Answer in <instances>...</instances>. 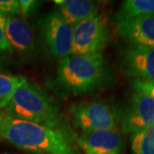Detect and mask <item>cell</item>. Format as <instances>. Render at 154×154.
<instances>
[{"label": "cell", "instance_id": "6da1fadb", "mask_svg": "<svg viewBox=\"0 0 154 154\" xmlns=\"http://www.w3.org/2000/svg\"><path fill=\"white\" fill-rule=\"evenodd\" d=\"M0 140L18 148L45 154H77L69 130L15 118L0 110Z\"/></svg>", "mask_w": 154, "mask_h": 154}, {"label": "cell", "instance_id": "7a4b0ae2", "mask_svg": "<svg viewBox=\"0 0 154 154\" xmlns=\"http://www.w3.org/2000/svg\"><path fill=\"white\" fill-rule=\"evenodd\" d=\"M110 80L102 54H70L60 60L50 87L62 96H75L92 93Z\"/></svg>", "mask_w": 154, "mask_h": 154}, {"label": "cell", "instance_id": "3957f363", "mask_svg": "<svg viewBox=\"0 0 154 154\" xmlns=\"http://www.w3.org/2000/svg\"><path fill=\"white\" fill-rule=\"evenodd\" d=\"M5 111L15 118L68 130L55 100L40 87L28 82L14 91Z\"/></svg>", "mask_w": 154, "mask_h": 154}, {"label": "cell", "instance_id": "277c9868", "mask_svg": "<svg viewBox=\"0 0 154 154\" xmlns=\"http://www.w3.org/2000/svg\"><path fill=\"white\" fill-rule=\"evenodd\" d=\"M73 122L83 134L116 129L122 114L115 106L105 101H82L70 109Z\"/></svg>", "mask_w": 154, "mask_h": 154}, {"label": "cell", "instance_id": "5b68a950", "mask_svg": "<svg viewBox=\"0 0 154 154\" xmlns=\"http://www.w3.org/2000/svg\"><path fill=\"white\" fill-rule=\"evenodd\" d=\"M109 40L107 19L98 13L73 27L71 54H102Z\"/></svg>", "mask_w": 154, "mask_h": 154}, {"label": "cell", "instance_id": "8992f818", "mask_svg": "<svg viewBox=\"0 0 154 154\" xmlns=\"http://www.w3.org/2000/svg\"><path fill=\"white\" fill-rule=\"evenodd\" d=\"M39 25L51 55L63 59L71 54L73 26L62 17L59 11L46 14L40 19Z\"/></svg>", "mask_w": 154, "mask_h": 154}, {"label": "cell", "instance_id": "52a82bcc", "mask_svg": "<svg viewBox=\"0 0 154 154\" xmlns=\"http://www.w3.org/2000/svg\"><path fill=\"white\" fill-rule=\"evenodd\" d=\"M153 125L154 99L141 90L134 89L128 107L122 116V131L134 134Z\"/></svg>", "mask_w": 154, "mask_h": 154}, {"label": "cell", "instance_id": "ba28073f", "mask_svg": "<svg viewBox=\"0 0 154 154\" xmlns=\"http://www.w3.org/2000/svg\"><path fill=\"white\" fill-rule=\"evenodd\" d=\"M122 67L127 75L140 81H154V47L132 45L124 51Z\"/></svg>", "mask_w": 154, "mask_h": 154}, {"label": "cell", "instance_id": "9c48e42d", "mask_svg": "<svg viewBox=\"0 0 154 154\" xmlns=\"http://www.w3.org/2000/svg\"><path fill=\"white\" fill-rule=\"evenodd\" d=\"M78 143L86 152L92 154H121L123 149L122 134L116 128L82 134Z\"/></svg>", "mask_w": 154, "mask_h": 154}, {"label": "cell", "instance_id": "30bf717a", "mask_svg": "<svg viewBox=\"0 0 154 154\" xmlns=\"http://www.w3.org/2000/svg\"><path fill=\"white\" fill-rule=\"evenodd\" d=\"M116 31L133 45L154 47V14L118 22Z\"/></svg>", "mask_w": 154, "mask_h": 154}, {"label": "cell", "instance_id": "8fae6325", "mask_svg": "<svg viewBox=\"0 0 154 154\" xmlns=\"http://www.w3.org/2000/svg\"><path fill=\"white\" fill-rule=\"evenodd\" d=\"M6 37L12 48H15L22 57H31L35 51V40L33 30L28 22L13 16L7 17Z\"/></svg>", "mask_w": 154, "mask_h": 154}, {"label": "cell", "instance_id": "7c38bea8", "mask_svg": "<svg viewBox=\"0 0 154 154\" xmlns=\"http://www.w3.org/2000/svg\"><path fill=\"white\" fill-rule=\"evenodd\" d=\"M56 5L62 17L73 27L98 14L97 5L93 1L88 0H57Z\"/></svg>", "mask_w": 154, "mask_h": 154}, {"label": "cell", "instance_id": "4fadbf2b", "mask_svg": "<svg viewBox=\"0 0 154 154\" xmlns=\"http://www.w3.org/2000/svg\"><path fill=\"white\" fill-rule=\"evenodd\" d=\"M154 14V0H127L116 12L113 19L121 22Z\"/></svg>", "mask_w": 154, "mask_h": 154}, {"label": "cell", "instance_id": "5bb4252c", "mask_svg": "<svg viewBox=\"0 0 154 154\" xmlns=\"http://www.w3.org/2000/svg\"><path fill=\"white\" fill-rule=\"evenodd\" d=\"M26 82L25 77L0 73V108H5L14 91Z\"/></svg>", "mask_w": 154, "mask_h": 154}, {"label": "cell", "instance_id": "9a60e30c", "mask_svg": "<svg viewBox=\"0 0 154 154\" xmlns=\"http://www.w3.org/2000/svg\"><path fill=\"white\" fill-rule=\"evenodd\" d=\"M131 150L133 154H154V125L132 134Z\"/></svg>", "mask_w": 154, "mask_h": 154}, {"label": "cell", "instance_id": "2e32d148", "mask_svg": "<svg viewBox=\"0 0 154 154\" xmlns=\"http://www.w3.org/2000/svg\"><path fill=\"white\" fill-rule=\"evenodd\" d=\"M0 11L6 16L20 15L19 1H17V0H0Z\"/></svg>", "mask_w": 154, "mask_h": 154}, {"label": "cell", "instance_id": "e0dca14e", "mask_svg": "<svg viewBox=\"0 0 154 154\" xmlns=\"http://www.w3.org/2000/svg\"><path fill=\"white\" fill-rule=\"evenodd\" d=\"M40 2L33 1V0H20L19 6H20V15L27 17L31 15L38 9Z\"/></svg>", "mask_w": 154, "mask_h": 154}, {"label": "cell", "instance_id": "ac0fdd59", "mask_svg": "<svg viewBox=\"0 0 154 154\" xmlns=\"http://www.w3.org/2000/svg\"><path fill=\"white\" fill-rule=\"evenodd\" d=\"M132 85L134 89L141 90L145 93L148 94L149 95H151L154 99V81L134 80Z\"/></svg>", "mask_w": 154, "mask_h": 154}, {"label": "cell", "instance_id": "d6986e66", "mask_svg": "<svg viewBox=\"0 0 154 154\" xmlns=\"http://www.w3.org/2000/svg\"><path fill=\"white\" fill-rule=\"evenodd\" d=\"M0 51L8 53L13 52V48L6 37L5 32L1 27H0Z\"/></svg>", "mask_w": 154, "mask_h": 154}, {"label": "cell", "instance_id": "ffe728a7", "mask_svg": "<svg viewBox=\"0 0 154 154\" xmlns=\"http://www.w3.org/2000/svg\"><path fill=\"white\" fill-rule=\"evenodd\" d=\"M5 66V57L0 54V71L4 69V68Z\"/></svg>", "mask_w": 154, "mask_h": 154}, {"label": "cell", "instance_id": "44dd1931", "mask_svg": "<svg viewBox=\"0 0 154 154\" xmlns=\"http://www.w3.org/2000/svg\"><path fill=\"white\" fill-rule=\"evenodd\" d=\"M1 14H3V13H2V12H1V11H0V15H1ZM4 15H5V14H4Z\"/></svg>", "mask_w": 154, "mask_h": 154}, {"label": "cell", "instance_id": "7402d4cb", "mask_svg": "<svg viewBox=\"0 0 154 154\" xmlns=\"http://www.w3.org/2000/svg\"><path fill=\"white\" fill-rule=\"evenodd\" d=\"M86 153H87V154H92V153H88V152H86Z\"/></svg>", "mask_w": 154, "mask_h": 154}, {"label": "cell", "instance_id": "603a6c76", "mask_svg": "<svg viewBox=\"0 0 154 154\" xmlns=\"http://www.w3.org/2000/svg\"><path fill=\"white\" fill-rule=\"evenodd\" d=\"M5 154H8V153H5Z\"/></svg>", "mask_w": 154, "mask_h": 154}]
</instances>
